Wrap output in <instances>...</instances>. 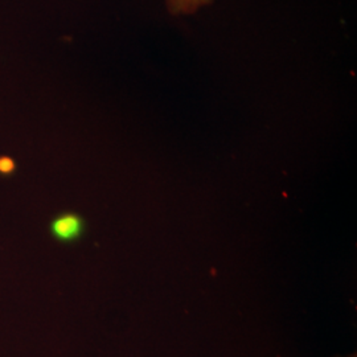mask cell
Instances as JSON below:
<instances>
[{
    "instance_id": "4",
    "label": "cell",
    "mask_w": 357,
    "mask_h": 357,
    "mask_svg": "<svg viewBox=\"0 0 357 357\" xmlns=\"http://www.w3.org/2000/svg\"><path fill=\"white\" fill-rule=\"evenodd\" d=\"M348 357H355V355H354V356H348Z\"/></svg>"
},
{
    "instance_id": "1",
    "label": "cell",
    "mask_w": 357,
    "mask_h": 357,
    "mask_svg": "<svg viewBox=\"0 0 357 357\" xmlns=\"http://www.w3.org/2000/svg\"><path fill=\"white\" fill-rule=\"evenodd\" d=\"M85 231L84 218L73 213L66 212L56 217L51 224L52 236L61 243H73L78 240Z\"/></svg>"
},
{
    "instance_id": "2",
    "label": "cell",
    "mask_w": 357,
    "mask_h": 357,
    "mask_svg": "<svg viewBox=\"0 0 357 357\" xmlns=\"http://www.w3.org/2000/svg\"><path fill=\"white\" fill-rule=\"evenodd\" d=\"M212 1L213 0H167V7L172 15H187L196 13Z\"/></svg>"
},
{
    "instance_id": "3",
    "label": "cell",
    "mask_w": 357,
    "mask_h": 357,
    "mask_svg": "<svg viewBox=\"0 0 357 357\" xmlns=\"http://www.w3.org/2000/svg\"><path fill=\"white\" fill-rule=\"evenodd\" d=\"M13 169H15V163L13 159L0 158V174L8 175V174H13Z\"/></svg>"
}]
</instances>
